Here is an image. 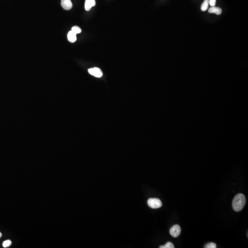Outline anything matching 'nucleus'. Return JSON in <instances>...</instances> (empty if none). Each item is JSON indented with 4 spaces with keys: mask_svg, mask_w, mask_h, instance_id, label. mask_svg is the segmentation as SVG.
<instances>
[{
    "mask_svg": "<svg viewBox=\"0 0 248 248\" xmlns=\"http://www.w3.org/2000/svg\"><path fill=\"white\" fill-rule=\"evenodd\" d=\"M71 31H72L73 33L76 34H78L80 33L81 32V30L78 26H73L72 28Z\"/></svg>",
    "mask_w": 248,
    "mask_h": 248,
    "instance_id": "10",
    "label": "nucleus"
},
{
    "mask_svg": "<svg viewBox=\"0 0 248 248\" xmlns=\"http://www.w3.org/2000/svg\"><path fill=\"white\" fill-rule=\"evenodd\" d=\"M170 234L174 238H177L181 233V228L178 225H175L172 227L170 230Z\"/></svg>",
    "mask_w": 248,
    "mask_h": 248,
    "instance_id": "3",
    "label": "nucleus"
},
{
    "mask_svg": "<svg viewBox=\"0 0 248 248\" xmlns=\"http://www.w3.org/2000/svg\"><path fill=\"white\" fill-rule=\"evenodd\" d=\"M209 4L211 7H215L216 4V0H209Z\"/></svg>",
    "mask_w": 248,
    "mask_h": 248,
    "instance_id": "14",
    "label": "nucleus"
},
{
    "mask_svg": "<svg viewBox=\"0 0 248 248\" xmlns=\"http://www.w3.org/2000/svg\"><path fill=\"white\" fill-rule=\"evenodd\" d=\"M246 204V197L243 194H239L235 196L232 203L233 209L236 212L243 210Z\"/></svg>",
    "mask_w": 248,
    "mask_h": 248,
    "instance_id": "1",
    "label": "nucleus"
},
{
    "mask_svg": "<svg viewBox=\"0 0 248 248\" xmlns=\"http://www.w3.org/2000/svg\"><path fill=\"white\" fill-rule=\"evenodd\" d=\"M67 37H68V39L69 41L71 42V43H73L77 41V34L73 33L72 31H70L68 33Z\"/></svg>",
    "mask_w": 248,
    "mask_h": 248,
    "instance_id": "7",
    "label": "nucleus"
},
{
    "mask_svg": "<svg viewBox=\"0 0 248 248\" xmlns=\"http://www.w3.org/2000/svg\"><path fill=\"white\" fill-rule=\"evenodd\" d=\"M11 244V241L10 240H7L3 242V243H2V245H3V247H4V248H7V247L10 246Z\"/></svg>",
    "mask_w": 248,
    "mask_h": 248,
    "instance_id": "13",
    "label": "nucleus"
},
{
    "mask_svg": "<svg viewBox=\"0 0 248 248\" xmlns=\"http://www.w3.org/2000/svg\"><path fill=\"white\" fill-rule=\"evenodd\" d=\"M95 0H86L85 8L86 11H90L94 6H95Z\"/></svg>",
    "mask_w": 248,
    "mask_h": 248,
    "instance_id": "6",
    "label": "nucleus"
},
{
    "mask_svg": "<svg viewBox=\"0 0 248 248\" xmlns=\"http://www.w3.org/2000/svg\"><path fill=\"white\" fill-rule=\"evenodd\" d=\"M89 73L96 77L100 78L103 76V72L100 69L98 68H94L88 70Z\"/></svg>",
    "mask_w": 248,
    "mask_h": 248,
    "instance_id": "4",
    "label": "nucleus"
},
{
    "mask_svg": "<svg viewBox=\"0 0 248 248\" xmlns=\"http://www.w3.org/2000/svg\"><path fill=\"white\" fill-rule=\"evenodd\" d=\"M204 248H217V244L214 243H207L205 245Z\"/></svg>",
    "mask_w": 248,
    "mask_h": 248,
    "instance_id": "12",
    "label": "nucleus"
},
{
    "mask_svg": "<svg viewBox=\"0 0 248 248\" xmlns=\"http://www.w3.org/2000/svg\"><path fill=\"white\" fill-rule=\"evenodd\" d=\"M160 248H174V245L172 243L168 242L165 245L161 246L159 247Z\"/></svg>",
    "mask_w": 248,
    "mask_h": 248,
    "instance_id": "11",
    "label": "nucleus"
},
{
    "mask_svg": "<svg viewBox=\"0 0 248 248\" xmlns=\"http://www.w3.org/2000/svg\"><path fill=\"white\" fill-rule=\"evenodd\" d=\"M208 11L211 14H215L217 15H220L222 12V10L218 7H212L210 8Z\"/></svg>",
    "mask_w": 248,
    "mask_h": 248,
    "instance_id": "8",
    "label": "nucleus"
},
{
    "mask_svg": "<svg viewBox=\"0 0 248 248\" xmlns=\"http://www.w3.org/2000/svg\"><path fill=\"white\" fill-rule=\"evenodd\" d=\"M209 5V0H204L203 3L202 4L201 7V10L202 11H205L208 9Z\"/></svg>",
    "mask_w": 248,
    "mask_h": 248,
    "instance_id": "9",
    "label": "nucleus"
},
{
    "mask_svg": "<svg viewBox=\"0 0 248 248\" xmlns=\"http://www.w3.org/2000/svg\"><path fill=\"white\" fill-rule=\"evenodd\" d=\"M61 6L64 9L70 10L72 8L73 4L71 0H61Z\"/></svg>",
    "mask_w": 248,
    "mask_h": 248,
    "instance_id": "5",
    "label": "nucleus"
},
{
    "mask_svg": "<svg viewBox=\"0 0 248 248\" xmlns=\"http://www.w3.org/2000/svg\"><path fill=\"white\" fill-rule=\"evenodd\" d=\"M2 236V233H0V238H1Z\"/></svg>",
    "mask_w": 248,
    "mask_h": 248,
    "instance_id": "15",
    "label": "nucleus"
},
{
    "mask_svg": "<svg viewBox=\"0 0 248 248\" xmlns=\"http://www.w3.org/2000/svg\"><path fill=\"white\" fill-rule=\"evenodd\" d=\"M148 204L149 207L152 209H158L162 205V203L159 199L157 198H149L148 201Z\"/></svg>",
    "mask_w": 248,
    "mask_h": 248,
    "instance_id": "2",
    "label": "nucleus"
}]
</instances>
